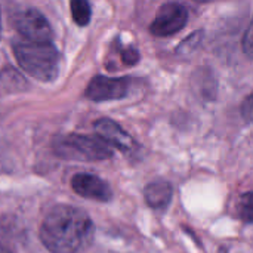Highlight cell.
Returning a JSON list of instances; mask_svg holds the SVG:
<instances>
[{
  "label": "cell",
  "instance_id": "cell-13",
  "mask_svg": "<svg viewBox=\"0 0 253 253\" xmlns=\"http://www.w3.org/2000/svg\"><path fill=\"white\" fill-rule=\"evenodd\" d=\"M252 25H249L248 30H246V34H245V37H243V49H245V52H246V55H248L249 58L252 56Z\"/></svg>",
  "mask_w": 253,
  "mask_h": 253
},
{
  "label": "cell",
  "instance_id": "cell-15",
  "mask_svg": "<svg viewBox=\"0 0 253 253\" xmlns=\"http://www.w3.org/2000/svg\"><path fill=\"white\" fill-rule=\"evenodd\" d=\"M0 253H15L12 249H9L7 246H4L1 242H0Z\"/></svg>",
  "mask_w": 253,
  "mask_h": 253
},
{
  "label": "cell",
  "instance_id": "cell-12",
  "mask_svg": "<svg viewBox=\"0 0 253 253\" xmlns=\"http://www.w3.org/2000/svg\"><path fill=\"white\" fill-rule=\"evenodd\" d=\"M138 59H139V53H138V50L133 49V47L125 49V50L122 52V61H123L125 64H127V65L136 64Z\"/></svg>",
  "mask_w": 253,
  "mask_h": 253
},
{
  "label": "cell",
  "instance_id": "cell-8",
  "mask_svg": "<svg viewBox=\"0 0 253 253\" xmlns=\"http://www.w3.org/2000/svg\"><path fill=\"white\" fill-rule=\"evenodd\" d=\"M95 130L99 135V138L107 144L113 145L120 151L132 153L135 151L136 142L135 139L123 129L119 123H116L111 119H99L95 122Z\"/></svg>",
  "mask_w": 253,
  "mask_h": 253
},
{
  "label": "cell",
  "instance_id": "cell-10",
  "mask_svg": "<svg viewBox=\"0 0 253 253\" xmlns=\"http://www.w3.org/2000/svg\"><path fill=\"white\" fill-rule=\"evenodd\" d=\"M71 15H73V21L80 25L84 27L89 24L92 12H90V4L84 0H73L71 1Z\"/></svg>",
  "mask_w": 253,
  "mask_h": 253
},
{
  "label": "cell",
  "instance_id": "cell-5",
  "mask_svg": "<svg viewBox=\"0 0 253 253\" xmlns=\"http://www.w3.org/2000/svg\"><path fill=\"white\" fill-rule=\"evenodd\" d=\"M188 21V12L181 3H165L151 22L150 31L156 37H169L181 31Z\"/></svg>",
  "mask_w": 253,
  "mask_h": 253
},
{
  "label": "cell",
  "instance_id": "cell-9",
  "mask_svg": "<svg viewBox=\"0 0 253 253\" xmlns=\"http://www.w3.org/2000/svg\"><path fill=\"white\" fill-rule=\"evenodd\" d=\"M145 202L153 209H165L172 199V187L168 181L159 179L145 187Z\"/></svg>",
  "mask_w": 253,
  "mask_h": 253
},
{
  "label": "cell",
  "instance_id": "cell-4",
  "mask_svg": "<svg viewBox=\"0 0 253 253\" xmlns=\"http://www.w3.org/2000/svg\"><path fill=\"white\" fill-rule=\"evenodd\" d=\"M15 30L28 42H52V28L46 16L33 7L18 10L12 15Z\"/></svg>",
  "mask_w": 253,
  "mask_h": 253
},
{
  "label": "cell",
  "instance_id": "cell-7",
  "mask_svg": "<svg viewBox=\"0 0 253 253\" xmlns=\"http://www.w3.org/2000/svg\"><path fill=\"white\" fill-rule=\"evenodd\" d=\"M71 188L83 199L107 203L111 200L113 193L110 185L99 176L92 173H77L71 179Z\"/></svg>",
  "mask_w": 253,
  "mask_h": 253
},
{
  "label": "cell",
  "instance_id": "cell-3",
  "mask_svg": "<svg viewBox=\"0 0 253 253\" xmlns=\"http://www.w3.org/2000/svg\"><path fill=\"white\" fill-rule=\"evenodd\" d=\"M53 151L58 157L71 162H101L113 156V150L101 138L70 133L53 142Z\"/></svg>",
  "mask_w": 253,
  "mask_h": 253
},
{
  "label": "cell",
  "instance_id": "cell-11",
  "mask_svg": "<svg viewBox=\"0 0 253 253\" xmlns=\"http://www.w3.org/2000/svg\"><path fill=\"white\" fill-rule=\"evenodd\" d=\"M202 33H194V34H191L188 39H185L181 44H179V47H178V53H187V52H191L193 49H196V46L200 43V40H202V36H200Z\"/></svg>",
  "mask_w": 253,
  "mask_h": 253
},
{
  "label": "cell",
  "instance_id": "cell-1",
  "mask_svg": "<svg viewBox=\"0 0 253 253\" xmlns=\"http://www.w3.org/2000/svg\"><path fill=\"white\" fill-rule=\"evenodd\" d=\"M95 234L89 215L74 206L58 205L40 225V240L50 253L84 252Z\"/></svg>",
  "mask_w": 253,
  "mask_h": 253
},
{
  "label": "cell",
  "instance_id": "cell-14",
  "mask_svg": "<svg viewBox=\"0 0 253 253\" xmlns=\"http://www.w3.org/2000/svg\"><path fill=\"white\" fill-rule=\"evenodd\" d=\"M243 107H245L243 110L246 111V120L249 122V120H251V117H252V113H251V111H252V96H248V98H246V101H245V105H243Z\"/></svg>",
  "mask_w": 253,
  "mask_h": 253
},
{
  "label": "cell",
  "instance_id": "cell-16",
  "mask_svg": "<svg viewBox=\"0 0 253 253\" xmlns=\"http://www.w3.org/2000/svg\"><path fill=\"white\" fill-rule=\"evenodd\" d=\"M0 36H1V16H0Z\"/></svg>",
  "mask_w": 253,
  "mask_h": 253
},
{
  "label": "cell",
  "instance_id": "cell-6",
  "mask_svg": "<svg viewBox=\"0 0 253 253\" xmlns=\"http://www.w3.org/2000/svg\"><path fill=\"white\" fill-rule=\"evenodd\" d=\"M129 90H130V79H126V77L114 79V77L96 76L87 84L86 96L90 101L104 102V101L122 99L127 96Z\"/></svg>",
  "mask_w": 253,
  "mask_h": 253
},
{
  "label": "cell",
  "instance_id": "cell-2",
  "mask_svg": "<svg viewBox=\"0 0 253 253\" xmlns=\"http://www.w3.org/2000/svg\"><path fill=\"white\" fill-rule=\"evenodd\" d=\"M13 55L19 67L40 82H53L59 73L61 55L52 42L18 40L13 43Z\"/></svg>",
  "mask_w": 253,
  "mask_h": 253
}]
</instances>
